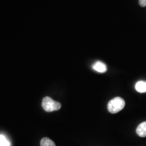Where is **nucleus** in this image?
<instances>
[{
	"label": "nucleus",
	"instance_id": "nucleus-1",
	"mask_svg": "<svg viewBox=\"0 0 146 146\" xmlns=\"http://www.w3.org/2000/svg\"><path fill=\"white\" fill-rule=\"evenodd\" d=\"M125 100L120 97H116L109 102L108 104V110L112 114H116L121 111L125 108Z\"/></svg>",
	"mask_w": 146,
	"mask_h": 146
},
{
	"label": "nucleus",
	"instance_id": "nucleus-2",
	"mask_svg": "<svg viewBox=\"0 0 146 146\" xmlns=\"http://www.w3.org/2000/svg\"><path fill=\"white\" fill-rule=\"evenodd\" d=\"M42 107L47 112L57 111L61 108V104L59 102L54 101L50 97H45L42 101Z\"/></svg>",
	"mask_w": 146,
	"mask_h": 146
},
{
	"label": "nucleus",
	"instance_id": "nucleus-3",
	"mask_svg": "<svg viewBox=\"0 0 146 146\" xmlns=\"http://www.w3.org/2000/svg\"><path fill=\"white\" fill-rule=\"evenodd\" d=\"M93 69L100 73H104L107 71V66L102 62L98 61L93 65Z\"/></svg>",
	"mask_w": 146,
	"mask_h": 146
},
{
	"label": "nucleus",
	"instance_id": "nucleus-4",
	"mask_svg": "<svg viewBox=\"0 0 146 146\" xmlns=\"http://www.w3.org/2000/svg\"><path fill=\"white\" fill-rule=\"evenodd\" d=\"M137 134L141 137H146V121L143 122L139 124L136 129Z\"/></svg>",
	"mask_w": 146,
	"mask_h": 146
},
{
	"label": "nucleus",
	"instance_id": "nucleus-5",
	"mask_svg": "<svg viewBox=\"0 0 146 146\" xmlns=\"http://www.w3.org/2000/svg\"><path fill=\"white\" fill-rule=\"evenodd\" d=\"M135 89L139 93H146V81H139L135 84Z\"/></svg>",
	"mask_w": 146,
	"mask_h": 146
},
{
	"label": "nucleus",
	"instance_id": "nucleus-6",
	"mask_svg": "<svg viewBox=\"0 0 146 146\" xmlns=\"http://www.w3.org/2000/svg\"><path fill=\"white\" fill-rule=\"evenodd\" d=\"M41 146H56V144L50 138L44 137L41 140Z\"/></svg>",
	"mask_w": 146,
	"mask_h": 146
},
{
	"label": "nucleus",
	"instance_id": "nucleus-7",
	"mask_svg": "<svg viewBox=\"0 0 146 146\" xmlns=\"http://www.w3.org/2000/svg\"><path fill=\"white\" fill-rule=\"evenodd\" d=\"M0 146H10V141L3 135H0Z\"/></svg>",
	"mask_w": 146,
	"mask_h": 146
},
{
	"label": "nucleus",
	"instance_id": "nucleus-8",
	"mask_svg": "<svg viewBox=\"0 0 146 146\" xmlns=\"http://www.w3.org/2000/svg\"><path fill=\"white\" fill-rule=\"evenodd\" d=\"M139 3L141 7L146 6V0H139Z\"/></svg>",
	"mask_w": 146,
	"mask_h": 146
}]
</instances>
